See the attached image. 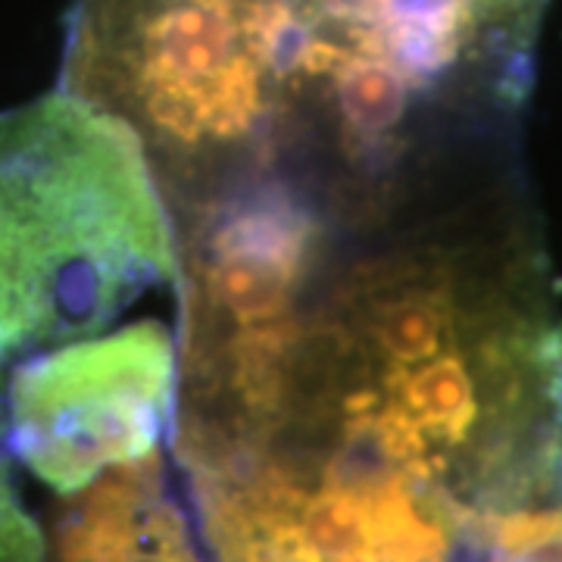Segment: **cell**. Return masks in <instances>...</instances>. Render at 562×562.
I'll use <instances>...</instances> for the list:
<instances>
[{
  "instance_id": "3",
  "label": "cell",
  "mask_w": 562,
  "mask_h": 562,
  "mask_svg": "<svg viewBox=\"0 0 562 562\" xmlns=\"http://www.w3.org/2000/svg\"><path fill=\"white\" fill-rule=\"evenodd\" d=\"M172 206L138 138L69 91L0 113V350L110 331L179 297Z\"/></svg>"
},
{
  "instance_id": "1",
  "label": "cell",
  "mask_w": 562,
  "mask_h": 562,
  "mask_svg": "<svg viewBox=\"0 0 562 562\" xmlns=\"http://www.w3.org/2000/svg\"><path fill=\"white\" fill-rule=\"evenodd\" d=\"M291 291L179 316V469L382 479L479 506L562 472V325L509 254L413 228Z\"/></svg>"
},
{
  "instance_id": "4",
  "label": "cell",
  "mask_w": 562,
  "mask_h": 562,
  "mask_svg": "<svg viewBox=\"0 0 562 562\" xmlns=\"http://www.w3.org/2000/svg\"><path fill=\"white\" fill-rule=\"evenodd\" d=\"M179 403V331L138 319L29 360L7 422L22 465L60 497L160 457Z\"/></svg>"
},
{
  "instance_id": "5",
  "label": "cell",
  "mask_w": 562,
  "mask_h": 562,
  "mask_svg": "<svg viewBox=\"0 0 562 562\" xmlns=\"http://www.w3.org/2000/svg\"><path fill=\"white\" fill-rule=\"evenodd\" d=\"M0 447H3V428H0ZM0 562H47V541L41 538L38 525L29 516V509L22 506L20 494L10 482L3 450H0Z\"/></svg>"
},
{
  "instance_id": "2",
  "label": "cell",
  "mask_w": 562,
  "mask_h": 562,
  "mask_svg": "<svg viewBox=\"0 0 562 562\" xmlns=\"http://www.w3.org/2000/svg\"><path fill=\"white\" fill-rule=\"evenodd\" d=\"M550 0H79L63 91L169 206L254 181L397 201L431 138L522 101Z\"/></svg>"
}]
</instances>
